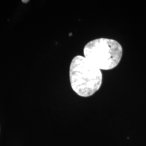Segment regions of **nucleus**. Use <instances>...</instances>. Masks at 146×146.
Wrapping results in <instances>:
<instances>
[{
	"instance_id": "obj_1",
	"label": "nucleus",
	"mask_w": 146,
	"mask_h": 146,
	"mask_svg": "<svg viewBox=\"0 0 146 146\" xmlns=\"http://www.w3.org/2000/svg\"><path fill=\"white\" fill-rule=\"evenodd\" d=\"M69 78L73 90L79 96L87 98L99 90L103 76L99 68L83 56L77 55L70 63Z\"/></svg>"
},
{
	"instance_id": "obj_2",
	"label": "nucleus",
	"mask_w": 146,
	"mask_h": 146,
	"mask_svg": "<svg viewBox=\"0 0 146 146\" xmlns=\"http://www.w3.org/2000/svg\"><path fill=\"white\" fill-rule=\"evenodd\" d=\"M84 57L100 70H109L121 62L123 48L115 40L101 37L88 42L84 47Z\"/></svg>"
},
{
	"instance_id": "obj_3",
	"label": "nucleus",
	"mask_w": 146,
	"mask_h": 146,
	"mask_svg": "<svg viewBox=\"0 0 146 146\" xmlns=\"http://www.w3.org/2000/svg\"><path fill=\"white\" fill-rule=\"evenodd\" d=\"M28 2H29V1H28V0H27V1H24V0H22V2H23V3H28Z\"/></svg>"
}]
</instances>
